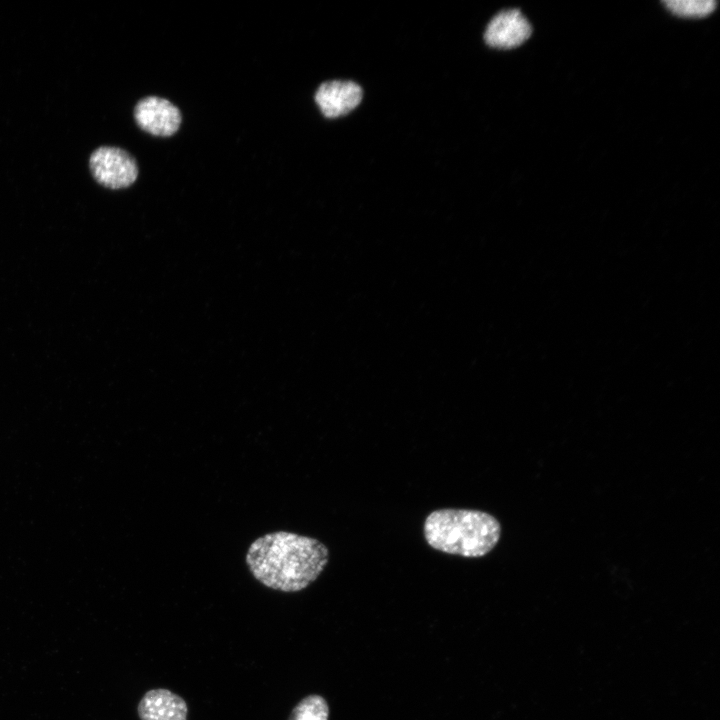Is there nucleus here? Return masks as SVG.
Instances as JSON below:
<instances>
[{
    "label": "nucleus",
    "mask_w": 720,
    "mask_h": 720,
    "mask_svg": "<svg viewBox=\"0 0 720 720\" xmlns=\"http://www.w3.org/2000/svg\"><path fill=\"white\" fill-rule=\"evenodd\" d=\"M663 4L674 14L682 17H703L714 11V0H666Z\"/></svg>",
    "instance_id": "1a4fd4ad"
},
{
    "label": "nucleus",
    "mask_w": 720,
    "mask_h": 720,
    "mask_svg": "<svg viewBox=\"0 0 720 720\" xmlns=\"http://www.w3.org/2000/svg\"><path fill=\"white\" fill-rule=\"evenodd\" d=\"M532 33L528 20L518 9L497 13L488 23L484 40L493 48L510 49L520 46Z\"/></svg>",
    "instance_id": "39448f33"
},
{
    "label": "nucleus",
    "mask_w": 720,
    "mask_h": 720,
    "mask_svg": "<svg viewBox=\"0 0 720 720\" xmlns=\"http://www.w3.org/2000/svg\"><path fill=\"white\" fill-rule=\"evenodd\" d=\"M137 125L154 136H171L180 127V110L170 101L158 96H148L139 100L134 108Z\"/></svg>",
    "instance_id": "20e7f679"
},
{
    "label": "nucleus",
    "mask_w": 720,
    "mask_h": 720,
    "mask_svg": "<svg viewBox=\"0 0 720 720\" xmlns=\"http://www.w3.org/2000/svg\"><path fill=\"white\" fill-rule=\"evenodd\" d=\"M327 547L317 539L277 531L254 540L245 560L252 576L264 586L297 592L308 587L328 563Z\"/></svg>",
    "instance_id": "f257e3e1"
},
{
    "label": "nucleus",
    "mask_w": 720,
    "mask_h": 720,
    "mask_svg": "<svg viewBox=\"0 0 720 720\" xmlns=\"http://www.w3.org/2000/svg\"><path fill=\"white\" fill-rule=\"evenodd\" d=\"M89 167L94 179L111 189L126 188L133 184L138 176L135 159L118 147L97 148L90 156Z\"/></svg>",
    "instance_id": "7ed1b4c3"
},
{
    "label": "nucleus",
    "mask_w": 720,
    "mask_h": 720,
    "mask_svg": "<svg viewBox=\"0 0 720 720\" xmlns=\"http://www.w3.org/2000/svg\"><path fill=\"white\" fill-rule=\"evenodd\" d=\"M140 720H187L185 700L165 688L148 690L137 706Z\"/></svg>",
    "instance_id": "0eeeda50"
},
{
    "label": "nucleus",
    "mask_w": 720,
    "mask_h": 720,
    "mask_svg": "<svg viewBox=\"0 0 720 720\" xmlns=\"http://www.w3.org/2000/svg\"><path fill=\"white\" fill-rule=\"evenodd\" d=\"M328 718L327 701L320 695L311 694L297 703L288 720H328Z\"/></svg>",
    "instance_id": "6e6552de"
},
{
    "label": "nucleus",
    "mask_w": 720,
    "mask_h": 720,
    "mask_svg": "<svg viewBox=\"0 0 720 720\" xmlns=\"http://www.w3.org/2000/svg\"><path fill=\"white\" fill-rule=\"evenodd\" d=\"M360 85L350 80H332L320 84L314 100L326 118H338L352 112L361 102Z\"/></svg>",
    "instance_id": "423d86ee"
},
{
    "label": "nucleus",
    "mask_w": 720,
    "mask_h": 720,
    "mask_svg": "<svg viewBox=\"0 0 720 720\" xmlns=\"http://www.w3.org/2000/svg\"><path fill=\"white\" fill-rule=\"evenodd\" d=\"M500 533L496 518L477 510H436L424 523L425 539L432 548L463 557L486 555L496 546Z\"/></svg>",
    "instance_id": "f03ea898"
}]
</instances>
